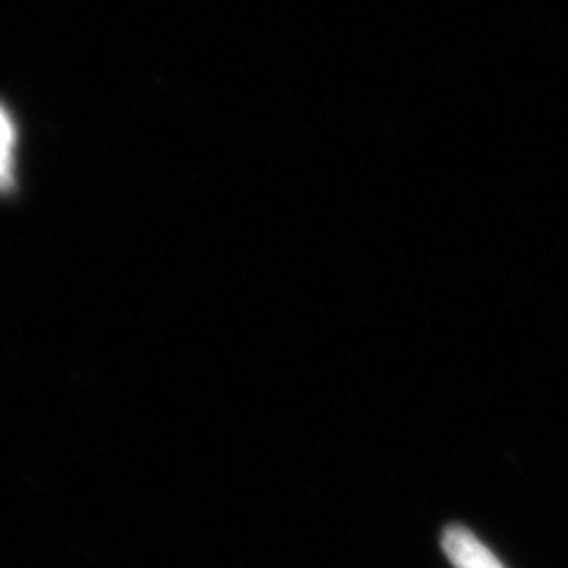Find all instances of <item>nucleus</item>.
I'll list each match as a JSON object with an SVG mask.
<instances>
[{"mask_svg": "<svg viewBox=\"0 0 568 568\" xmlns=\"http://www.w3.org/2000/svg\"><path fill=\"white\" fill-rule=\"evenodd\" d=\"M443 552L455 568H505L465 526L446 528V532H443Z\"/></svg>", "mask_w": 568, "mask_h": 568, "instance_id": "nucleus-1", "label": "nucleus"}, {"mask_svg": "<svg viewBox=\"0 0 568 568\" xmlns=\"http://www.w3.org/2000/svg\"><path fill=\"white\" fill-rule=\"evenodd\" d=\"M14 123L10 114L0 104V190L12 185V171H14Z\"/></svg>", "mask_w": 568, "mask_h": 568, "instance_id": "nucleus-2", "label": "nucleus"}]
</instances>
